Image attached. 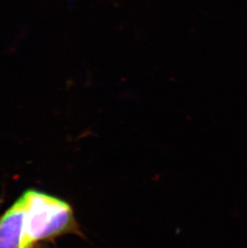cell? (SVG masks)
Segmentation results:
<instances>
[{
    "label": "cell",
    "instance_id": "7a4b0ae2",
    "mask_svg": "<svg viewBox=\"0 0 247 248\" xmlns=\"http://www.w3.org/2000/svg\"><path fill=\"white\" fill-rule=\"evenodd\" d=\"M26 215L24 194L0 217V248H20Z\"/></svg>",
    "mask_w": 247,
    "mask_h": 248
},
{
    "label": "cell",
    "instance_id": "6da1fadb",
    "mask_svg": "<svg viewBox=\"0 0 247 248\" xmlns=\"http://www.w3.org/2000/svg\"><path fill=\"white\" fill-rule=\"evenodd\" d=\"M24 194L26 215L20 248H31L39 241L63 234L84 236L68 202L38 190Z\"/></svg>",
    "mask_w": 247,
    "mask_h": 248
}]
</instances>
